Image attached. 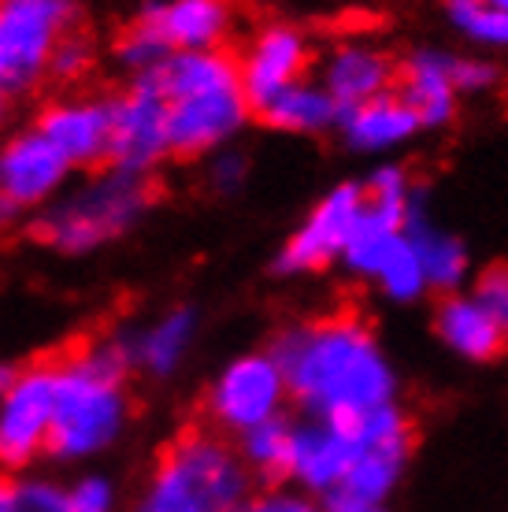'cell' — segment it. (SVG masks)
<instances>
[{"mask_svg":"<svg viewBox=\"0 0 508 512\" xmlns=\"http://www.w3.org/2000/svg\"><path fill=\"white\" fill-rule=\"evenodd\" d=\"M86 67H89V45L82 38H75V34H67V38L56 45V52H52L49 75L71 82V78H78Z\"/></svg>","mask_w":508,"mask_h":512,"instance_id":"f1b7e54d","label":"cell"},{"mask_svg":"<svg viewBox=\"0 0 508 512\" xmlns=\"http://www.w3.org/2000/svg\"><path fill=\"white\" fill-rule=\"evenodd\" d=\"M290 449H293V423L275 416L238 438V453L249 464V472L264 479H290Z\"/></svg>","mask_w":508,"mask_h":512,"instance_id":"7402d4cb","label":"cell"},{"mask_svg":"<svg viewBox=\"0 0 508 512\" xmlns=\"http://www.w3.org/2000/svg\"><path fill=\"white\" fill-rule=\"evenodd\" d=\"M52 412H56V360L15 372L0 394V468H26L49 453Z\"/></svg>","mask_w":508,"mask_h":512,"instance_id":"52a82bcc","label":"cell"},{"mask_svg":"<svg viewBox=\"0 0 508 512\" xmlns=\"http://www.w3.org/2000/svg\"><path fill=\"white\" fill-rule=\"evenodd\" d=\"M434 327L445 346L471 360H494L508 349V334L490 320V312L479 301L468 297H442L434 308Z\"/></svg>","mask_w":508,"mask_h":512,"instance_id":"e0dca14e","label":"cell"},{"mask_svg":"<svg viewBox=\"0 0 508 512\" xmlns=\"http://www.w3.org/2000/svg\"><path fill=\"white\" fill-rule=\"evenodd\" d=\"M379 279L394 297L416 294L423 282H427V271H423V260H420V253H416V245L408 242V238H401L397 249L390 253V260L382 264Z\"/></svg>","mask_w":508,"mask_h":512,"instance_id":"d4e9b609","label":"cell"},{"mask_svg":"<svg viewBox=\"0 0 508 512\" xmlns=\"http://www.w3.org/2000/svg\"><path fill=\"white\" fill-rule=\"evenodd\" d=\"M167 52H204L223 49L234 4L230 0H149L134 15Z\"/></svg>","mask_w":508,"mask_h":512,"instance_id":"7c38bea8","label":"cell"},{"mask_svg":"<svg viewBox=\"0 0 508 512\" xmlns=\"http://www.w3.org/2000/svg\"><path fill=\"white\" fill-rule=\"evenodd\" d=\"M12 216H15V208L8 205V201H4V197H0V231H4V227H8V223H12Z\"/></svg>","mask_w":508,"mask_h":512,"instance_id":"d590c367","label":"cell"},{"mask_svg":"<svg viewBox=\"0 0 508 512\" xmlns=\"http://www.w3.org/2000/svg\"><path fill=\"white\" fill-rule=\"evenodd\" d=\"M408 231H412V238H408V242L416 245V253H420V260H423L427 282L442 286V290L457 286L460 275H464V264H468V260H464V249H460L457 238L427 231V227H423V223L416 216H408Z\"/></svg>","mask_w":508,"mask_h":512,"instance_id":"603a6c76","label":"cell"},{"mask_svg":"<svg viewBox=\"0 0 508 512\" xmlns=\"http://www.w3.org/2000/svg\"><path fill=\"white\" fill-rule=\"evenodd\" d=\"M420 127L416 112L408 108L394 90L382 93V97H371V101L356 104V108H345L342 112V130L345 138L360 145V149H379V145H394L405 134Z\"/></svg>","mask_w":508,"mask_h":512,"instance_id":"ffe728a7","label":"cell"},{"mask_svg":"<svg viewBox=\"0 0 508 512\" xmlns=\"http://www.w3.org/2000/svg\"><path fill=\"white\" fill-rule=\"evenodd\" d=\"M360 208H364V186H338V190H331L286 242V249L275 260V271L297 275V271L327 268L334 256L345 253V245H349V238L356 231Z\"/></svg>","mask_w":508,"mask_h":512,"instance_id":"30bf717a","label":"cell"},{"mask_svg":"<svg viewBox=\"0 0 508 512\" xmlns=\"http://www.w3.org/2000/svg\"><path fill=\"white\" fill-rule=\"evenodd\" d=\"M249 475L219 431L190 427L167 442L134 512H238L249 505Z\"/></svg>","mask_w":508,"mask_h":512,"instance_id":"3957f363","label":"cell"},{"mask_svg":"<svg viewBox=\"0 0 508 512\" xmlns=\"http://www.w3.org/2000/svg\"><path fill=\"white\" fill-rule=\"evenodd\" d=\"M38 130L67 156L71 167L108 164L112 149V108L108 97H67L49 104L38 119Z\"/></svg>","mask_w":508,"mask_h":512,"instance_id":"4fadbf2b","label":"cell"},{"mask_svg":"<svg viewBox=\"0 0 508 512\" xmlns=\"http://www.w3.org/2000/svg\"><path fill=\"white\" fill-rule=\"evenodd\" d=\"M323 512H390V509H386V501L364 498V494L338 487L331 494H323Z\"/></svg>","mask_w":508,"mask_h":512,"instance_id":"4dcf8cb0","label":"cell"},{"mask_svg":"<svg viewBox=\"0 0 508 512\" xmlns=\"http://www.w3.org/2000/svg\"><path fill=\"white\" fill-rule=\"evenodd\" d=\"M356 461V442L342 435L334 423L308 420L293 423L290 449V479L312 494H331L345 483V475Z\"/></svg>","mask_w":508,"mask_h":512,"instance_id":"9a60e30c","label":"cell"},{"mask_svg":"<svg viewBox=\"0 0 508 512\" xmlns=\"http://www.w3.org/2000/svg\"><path fill=\"white\" fill-rule=\"evenodd\" d=\"M475 301H479V305L490 312V320L508 334V264H490V268L479 275Z\"/></svg>","mask_w":508,"mask_h":512,"instance_id":"484cf974","label":"cell"},{"mask_svg":"<svg viewBox=\"0 0 508 512\" xmlns=\"http://www.w3.org/2000/svg\"><path fill=\"white\" fill-rule=\"evenodd\" d=\"M271 357L279 360L290 397L312 412V420L371 412L394 394V375L356 312H334L282 331Z\"/></svg>","mask_w":508,"mask_h":512,"instance_id":"6da1fadb","label":"cell"},{"mask_svg":"<svg viewBox=\"0 0 508 512\" xmlns=\"http://www.w3.org/2000/svg\"><path fill=\"white\" fill-rule=\"evenodd\" d=\"M71 512H115V487L104 475H82L75 487L67 490Z\"/></svg>","mask_w":508,"mask_h":512,"instance_id":"4316f807","label":"cell"},{"mask_svg":"<svg viewBox=\"0 0 508 512\" xmlns=\"http://www.w3.org/2000/svg\"><path fill=\"white\" fill-rule=\"evenodd\" d=\"M71 175L67 156L38 127L15 134L0 149V197L19 208H41L60 193Z\"/></svg>","mask_w":508,"mask_h":512,"instance_id":"8fae6325","label":"cell"},{"mask_svg":"<svg viewBox=\"0 0 508 512\" xmlns=\"http://www.w3.org/2000/svg\"><path fill=\"white\" fill-rule=\"evenodd\" d=\"M453 90L457 86H453V75H449V60H442V56H416L394 78V93L416 112L420 127L449 119Z\"/></svg>","mask_w":508,"mask_h":512,"instance_id":"d6986e66","label":"cell"},{"mask_svg":"<svg viewBox=\"0 0 508 512\" xmlns=\"http://www.w3.org/2000/svg\"><path fill=\"white\" fill-rule=\"evenodd\" d=\"M8 101H12V93L0 90V119H4V112H8Z\"/></svg>","mask_w":508,"mask_h":512,"instance_id":"74e56055","label":"cell"},{"mask_svg":"<svg viewBox=\"0 0 508 512\" xmlns=\"http://www.w3.org/2000/svg\"><path fill=\"white\" fill-rule=\"evenodd\" d=\"M290 397L286 375L271 353H249L227 364L208 390V420L219 427V435L253 431L260 423L282 416V401Z\"/></svg>","mask_w":508,"mask_h":512,"instance_id":"8992f818","label":"cell"},{"mask_svg":"<svg viewBox=\"0 0 508 512\" xmlns=\"http://www.w3.org/2000/svg\"><path fill=\"white\" fill-rule=\"evenodd\" d=\"M112 108V149L108 167L134 171V175H153L160 160L171 156L167 138V101L153 86L130 82V90L108 97Z\"/></svg>","mask_w":508,"mask_h":512,"instance_id":"ba28073f","label":"cell"},{"mask_svg":"<svg viewBox=\"0 0 508 512\" xmlns=\"http://www.w3.org/2000/svg\"><path fill=\"white\" fill-rule=\"evenodd\" d=\"M397 71L390 67L386 56L371 49H338L331 56V64L323 71V90L331 93L338 108H356V104L382 97L394 90Z\"/></svg>","mask_w":508,"mask_h":512,"instance_id":"ac0fdd59","label":"cell"},{"mask_svg":"<svg viewBox=\"0 0 508 512\" xmlns=\"http://www.w3.org/2000/svg\"><path fill=\"white\" fill-rule=\"evenodd\" d=\"M19 512H71L67 490L52 479H23L19 483Z\"/></svg>","mask_w":508,"mask_h":512,"instance_id":"83f0119b","label":"cell"},{"mask_svg":"<svg viewBox=\"0 0 508 512\" xmlns=\"http://www.w3.org/2000/svg\"><path fill=\"white\" fill-rule=\"evenodd\" d=\"M245 512H323V505H316L305 494H290V490H271L264 498H256L245 505Z\"/></svg>","mask_w":508,"mask_h":512,"instance_id":"f546056e","label":"cell"},{"mask_svg":"<svg viewBox=\"0 0 508 512\" xmlns=\"http://www.w3.org/2000/svg\"><path fill=\"white\" fill-rule=\"evenodd\" d=\"M260 123L275 130H290V134H312V130L331 127L334 119H342V108L331 93L316 86V82H293L290 90H282L275 101H267L256 112Z\"/></svg>","mask_w":508,"mask_h":512,"instance_id":"44dd1931","label":"cell"},{"mask_svg":"<svg viewBox=\"0 0 508 512\" xmlns=\"http://www.w3.org/2000/svg\"><path fill=\"white\" fill-rule=\"evenodd\" d=\"M238 67H242L245 97L253 104V112H260L267 101H275L282 90H290L293 82L305 78L308 45L290 26H267L245 49Z\"/></svg>","mask_w":508,"mask_h":512,"instance_id":"5bb4252c","label":"cell"},{"mask_svg":"<svg viewBox=\"0 0 508 512\" xmlns=\"http://www.w3.org/2000/svg\"><path fill=\"white\" fill-rule=\"evenodd\" d=\"M449 75H453V86H486V82H494V67L449 60Z\"/></svg>","mask_w":508,"mask_h":512,"instance_id":"d6a6232c","label":"cell"},{"mask_svg":"<svg viewBox=\"0 0 508 512\" xmlns=\"http://www.w3.org/2000/svg\"><path fill=\"white\" fill-rule=\"evenodd\" d=\"M0 512H19V483L0 475Z\"/></svg>","mask_w":508,"mask_h":512,"instance_id":"836d02e7","label":"cell"},{"mask_svg":"<svg viewBox=\"0 0 508 512\" xmlns=\"http://www.w3.org/2000/svg\"><path fill=\"white\" fill-rule=\"evenodd\" d=\"M494 4H497V8H505V12H508V0H494Z\"/></svg>","mask_w":508,"mask_h":512,"instance_id":"f35d334b","label":"cell"},{"mask_svg":"<svg viewBox=\"0 0 508 512\" xmlns=\"http://www.w3.org/2000/svg\"><path fill=\"white\" fill-rule=\"evenodd\" d=\"M242 171H245V160L238 153H219V160L212 164V182H216L219 190H234L238 182H242Z\"/></svg>","mask_w":508,"mask_h":512,"instance_id":"1f68e13d","label":"cell"},{"mask_svg":"<svg viewBox=\"0 0 508 512\" xmlns=\"http://www.w3.org/2000/svg\"><path fill=\"white\" fill-rule=\"evenodd\" d=\"M193 334H197V312L182 305V308L164 312V316L156 323H149L145 331L119 334V338H123L127 357L134 368L156 375V379H167V375L178 372L182 357L190 353Z\"/></svg>","mask_w":508,"mask_h":512,"instance_id":"2e32d148","label":"cell"},{"mask_svg":"<svg viewBox=\"0 0 508 512\" xmlns=\"http://www.w3.org/2000/svg\"><path fill=\"white\" fill-rule=\"evenodd\" d=\"M238 512H245V509H238Z\"/></svg>","mask_w":508,"mask_h":512,"instance_id":"ab89813d","label":"cell"},{"mask_svg":"<svg viewBox=\"0 0 508 512\" xmlns=\"http://www.w3.org/2000/svg\"><path fill=\"white\" fill-rule=\"evenodd\" d=\"M75 0H0V41L8 52L12 97L49 71L56 45L75 26Z\"/></svg>","mask_w":508,"mask_h":512,"instance_id":"5b68a950","label":"cell"},{"mask_svg":"<svg viewBox=\"0 0 508 512\" xmlns=\"http://www.w3.org/2000/svg\"><path fill=\"white\" fill-rule=\"evenodd\" d=\"M8 52H4V41H0V90H8L12 93V82H8Z\"/></svg>","mask_w":508,"mask_h":512,"instance_id":"e575fe53","label":"cell"},{"mask_svg":"<svg viewBox=\"0 0 508 512\" xmlns=\"http://www.w3.org/2000/svg\"><path fill=\"white\" fill-rule=\"evenodd\" d=\"M12 379H15V368H8V364H0V394L12 386Z\"/></svg>","mask_w":508,"mask_h":512,"instance_id":"8d00e7d4","label":"cell"},{"mask_svg":"<svg viewBox=\"0 0 508 512\" xmlns=\"http://www.w3.org/2000/svg\"><path fill=\"white\" fill-rule=\"evenodd\" d=\"M153 197V175L108 167L104 175H93L78 190L41 208L30 231L38 242L52 245L60 253H93V249L123 238L153 208Z\"/></svg>","mask_w":508,"mask_h":512,"instance_id":"277c9868","label":"cell"},{"mask_svg":"<svg viewBox=\"0 0 508 512\" xmlns=\"http://www.w3.org/2000/svg\"><path fill=\"white\" fill-rule=\"evenodd\" d=\"M253 116V104L242 86H223V90H201L167 101V138L171 156L190 160V156L216 153L227 145L245 119Z\"/></svg>","mask_w":508,"mask_h":512,"instance_id":"9c48e42d","label":"cell"},{"mask_svg":"<svg viewBox=\"0 0 508 512\" xmlns=\"http://www.w3.org/2000/svg\"><path fill=\"white\" fill-rule=\"evenodd\" d=\"M130 357L123 338H97L56 360V412L49 453L56 461H86L123 435L130 416Z\"/></svg>","mask_w":508,"mask_h":512,"instance_id":"7a4b0ae2","label":"cell"},{"mask_svg":"<svg viewBox=\"0 0 508 512\" xmlns=\"http://www.w3.org/2000/svg\"><path fill=\"white\" fill-rule=\"evenodd\" d=\"M449 15L471 38L508 45V12L497 8L494 0H449Z\"/></svg>","mask_w":508,"mask_h":512,"instance_id":"cb8c5ba5","label":"cell"}]
</instances>
